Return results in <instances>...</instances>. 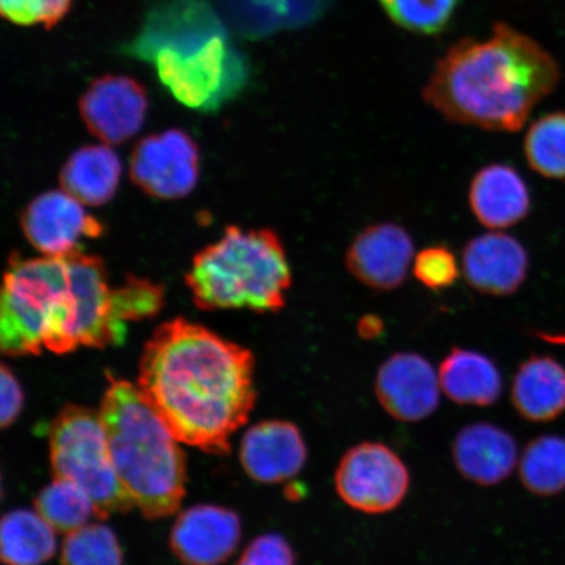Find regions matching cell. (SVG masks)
I'll return each instance as SVG.
<instances>
[{"mask_svg": "<svg viewBox=\"0 0 565 565\" xmlns=\"http://www.w3.org/2000/svg\"><path fill=\"white\" fill-rule=\"evenodd\" d=\"M138 388L175 439L227 455L256 404L254 358L202 324L162 323L147 342Z\"/></svg>", "mask_w": 565, "mask_h": 565, "instance_id": "6da1fadb", "label": "cell"}, {"mask_svg": "<svg viewBox=\"0 0 565 565\" xmlns=\"http://www.w3.org/2000/svg\"><path fill=\"white\" fill-rule=\"evenodd\" d=\"M559 79V63L540 42L498 23L486 40L456 42L437 61L423 97L450 122L515 132Z\"/></svg>", "mask_w": 565, "mask_h": 565, "instance_id": "7a4b0ae2", "label": "cell"}, {"mask_svg": "<svg viewBox=\"0 0 565 565\" xmlns=\"http://www.w3.org/2000/svg\"><path fill=\"white\" fill-rule=\"evenodd\" d=\"M121 53L150 63L175 100L196 110L221 108L250 74L227 23L207 0H154Z\"/></svg>", "mask_w": 565, "mask_h": 565, "instance_id": "3957f363", "label": "cell"}, {"mask_svg": "<svg viewBox=\"0 0 565 565\" xmlns=\"http://www.w3.org/2000/svg\"><path fill=\"white\" fill-rule=\"evenodd\" d=\"M109 381L100 415L117 476L147 519L167 518L185 497V456L138 386Z\"/></svg>", "mask_w": 565, "mask_h": 565, "instance_id": "277c9868", "label": "cell"}, {"mask_svg": "<svg viewBox=\"0 0 565 565\" xmlns=\"http://www.w3.org/2000/svg\"><path fill=\"white\" fill-rule=\"evenodd\" d=\"M186 282L200 309L275 313L286 306L292 277L277 233L230 227L196 254Z\"/></svg>", "mask_w": 565, "mask_h": 565, "instance_id": "5b68a950", "label": "cell"}, {"mask_svg": "<svg viewBox=\"0 0 565 565\" xmlns=\"http://www.w3.org/2000/svg\"><path fill=\"white\" fill-rule=\"evenodd\" d=\"M73 303L66 257L13 256L4 274L0 345L6 355L60 353Z\"/></svg>", "mask_w": 565, "mask_h": 565, "instance_id": "8992f818", "label": "cell"}, {"mask_svg": "<svg viewBox=\"0 0 565 565\" xmlns=\"http://www.w3.org/2000/svg\"><path fill=\"white\" fill-rule=\"evenodd\" d=\"M49 440L54 478L86 491L96 518L108 519L136 505L117 476L100 412L81 406L63 408L52 423Z\"/></svg>", "mask_w": 565, "mask_h": 565, "instance_id": "52a82bcc", "label": "cell"}, {"mask_svg": "<svg viewBox=\"0 0 565 565\" xmlns=\"http://www.w3.org/2000/svg\"><path fill=\"white\" fill-rule=\"evenodd\" d=\"M408 487L406 465L384 444L356 445L343 456L335 471L339 498L363 513L395 510L405 500Z\"/></svg>", "mask_w": 565, "mask_h": 565, "instance_id": "ba28073f", "label": "cell"}, {"mask_svg": "<svg viewBox=\"0 0 565 565\" xmlns=\"http://www.w3.org/2000/svg\"><path fill=\"white\" fill-rule=\"evenodd\" d=\"M131 180L159 200H179L192 193L200 177V151L180 130H168L139 141L130 161Z\"/></svg>", "mask_w": 565, "mask_h": 565, "instance_id": "9c48e42d", "label": "cell"}, {"mask_svg": "<svg viewBox=\"0 0 565 565\" xmlns=\"http://www.w3.org/2000/svg\"><path fill=\"white\" fill-rule=\"evenodd\" d=\"M84 206L63 189L35 198L21 216L28 242L45 257H66L81 250L83 238L103 233V225Z\"/></svg>", "mask_w": 565, "mask_h": 565, "instance_id": "30bf717a", "label": "cell"}, {"mask_svg": "<svg viewBox=\"0 0 565 565\" xmlns=\"http://www.w3.org/2000/svg\"><path fill=\"white\" fill-rule=\"evenodd\" d=\"M79 109L84 124L97 139L109 146L121 145L136 137L145 124L147 92L132 77L104 75L92 82Z\"/></svg>", "mask_w": 565, "mask_h": 565, "instance_id": "8fae6325", "label": "cell"}, {"mask_svg": "<svg viewBox=\"0 0 565 565\" xmlns=\"http://www.w3.org/2000/svg\"><path fill=\"white\" fill-rule=\"evenodd\" d=\"M414 250L412 236L401 225L372 224L353 238L345 253V267L373 291H394L407 278Z\"/></svg>", "mask_w": 565, "mask_h": 565, "instance_id": "7c38bea8", "label": "cell"}, {"mask_svg": "<svg viewBox=\"0 0 565 565\" xmlns=\"http://www.w3.org/2000/svg\"><path fill=\"white\" fill-rule=\"evenodd\" d=\"M440 380L433 364L414 352L394 353L380 366L377 399L394 419L419 422L439 406Z\"/></svg>", "mask_w": 565, "mask_h": 565, "instance_id": "4fadbf2b", "label": "cell"}, {"mask_svg": "<svg viewBox=\"0 0 565 565\" xmlns=\"http://www.w3.org/2000/svg\"><path fill=\"white\" fill-rule=\"evenodd\" d=\"M462 271L475 291L503 298L524 285L529 256L519 239L505 233H484L465 246Z\"/></svg>", "mask_w": 565, "mask_h": 565, "instance_id": "5bb4252c", "label": "cell"}, {"mask_svg": "<svg viewBox=\"0 0 565 565\" xmlns=\"http://www.w3.org/2000/svg\"><path fill=\"white\" fill-rule=\"evenodd\" d=\"M242 540L236 513L215 505H196L180 514L171 546L186 565H218L235 553Z\"/></svg>", "mask_w": 565, "mask_h": 565, "instance_id": "9a60e30c", "label": "cell"}, {"mask_svg": "<svg viewBox=\"0 0 565 565\" xmlns=\"http://www.w3.org/2000/svg\"><path fill=\"white\" fill-rule=\"evenodd\" d=\"M307 456L299 428L282 420L256 424L245 434L239 449L247 476L259 483H280L298 476Z\"/></svg>", "mask_w": 565, "mask_h": 565, "instance_id": "2e32d148", "label": "cell"}, {"mask_svg": "<svg viewBox=\"0 0 565 565\" xmlns=\"http://www.w3.org/2000/svg\"><path fill=\"white\" fill-rule=\"evenodd\" d=\"M334 0H212L227 24L245 39L258 40L298 30L320 19Z\"/></svg>", "mask_w": 565, "mask_h": 565, "instance_id": "e0dca14e", "label": "cell"}, {"mask_svg": "<svg viewBox=\"0 0 565 565\" xmlns=\"http://www.w3.org/2000/svg\"><path fill=\"white\" fill-rule=\"evenodd\" d=\"M469 203L477 221L489 230H505L524 221L530 212L526 182L514 168L491 164L470 183Z\"/></svg>", "mask_w": 565, "mask_h": 565, "instance_id": "ac0fdd59", "label": "cell"}, {"mask_svg": "<svg viewBox=\"0 0 565 565\" xmlns=\"http://www.w3.org/2000/svg\"><path fill=\"white\" fill-rule=\"evenodd\" d=\"M454 459L466 479L493 486L511 476L518 463V444L507 430L493 424H471L457 435Z\"/></svg>", "mask_w": 565, "mask_h": 565, "instance_id": "d6986e66", "label": "cell"}, {"mask_svg": "<svg viewBox=\"0 0 565 565\" xmlns=\"http://www.w3.org/2000/svg\"><path fill=\"white\" fill-rule=\"evenodd\" d=\"M512 402L522 418L550 422L565 413V370L550 356H532L520 365Z\"/></svg>", "mask_w": 565, "mask_h": 565, "instance_id": "ffe728a7", "label": "cell"}, {"mask_svg": "<svg viewBox=\"0 0 565 565\" xmlns=\"http://www.w3.org/2000/svg\"><path fill=\"white\" fill-rule=\"evenodd\" d=\"M122 166L109 145H95L74 152L61 173V185L86 206H103L116 195Z\"/></svg>", "mask_w": 565, "mask_h": 565, "instance_id": "44dd1931", "label": "cell"}, {"mask_svg": "<svg viewBox=\"0 0 565 565\" xmlns=\"http://www.w3.org/2000/svg\"><path fill=\"white\" fill-rule=\"evenodd\" d=\"M443 392L459 405L490 406L500 398L501 374L490 358L477 351L454 349L443 360Z\"/></svg>", "mask_w": 565, "mask_h": 565, "instance_id": "7402d4cb", "label": "cell"}, {"mask_svg": "<svg viewBox=\"0 0 565 565\" xmlns=\"http://www.w3.org/2000/svg\"><path fill=\"white\" fill-rule=\"evenodd\" d=\"M55 530L35 511L7 513L0 550L7 565H42L55 554Z\"/></svg>", "mask_w": 565, "mask_h": 565, "instance_id": "603a6c76", "label": "cell"}, {"mask_svg": "<svg viewBox=\"0 0 565 565\" xmlns=\"http://www.w3.org/2000/svg\"><path fill=\"white\" fill-rule=\"evenodd\" d=\"M520 478L526 490L554 497L565 490V439L546 435L530 443L521 457Z\"/></svg>", "mask_w": 565, "mask_h": 565, "instance_id": "cb8c5ba5", "label": "cell"}, {"mask_svg": "<svg viewBox=\"0 0 565 565\" xmlns=\"http://www.w3.org/2000/svg\"><path fill=\"white\" fill-rule=\"evenodd\" d=\"M34 505L35 511L55 532L63 534L89 524L92 515H96L95 505L87 492L58 478H54V482L40 492Z\"/></svg>", "mask_w": 565, "mask_h": 565, "instance_id": "d4e9b609", "label": "cell"}, {"mask_svg": "<svg viewBox=\"0 0 565 565\" xmlns=\"http://www.w3.org/2000/svg\"><path fill=\"white\" fill-rule=\"evenodd\" d=\"M525 157L536 173L546 179H565V113H550L530 126Z\"/></svg>", "mask_w": 565, "mask_h": 565, "instance_id": "484cf974", "label": "cell"}, {"mask_svg": "<svg viewBox=\"0 0 565 565\" xmlns=\"http://www.w3.org/2000/svg\"><path fill=\"white\" fill-rule=\"evenodd\" d=\"M122 550L115 533L102 524H87L66 534L62 565H122Z\"/></svg>", "mask_w": 565, "mask_h": 565, "instance_id": "4316f807", "label": "cell"}, {"mask_svg": "<svg viewBox=\"0 0 565 565\" xmlns=\"http://www.w3.org/2000/svg\"><path fill=\"white\" fill-rule=\"evenodd\" d=\"M388 19L404 30L436 34L454 18L459 0H379Z\"/></svg>", "mask_w": 565, "mask_h": 565, "instance_id": "83f0119b", "label": "cell"}, {"mask_svg": "<svg viewBox=\"0 0 565 565\" xmlns=\"http://www.w3.org/2000/svg\"><path fill=\"white\" fill-rule=\"evenodd\" d=\"M413 273L420 285L440 292L455 286L459 278V265L449 247L433 245L424 247L415 257Z\"/></svg>", "mask_w": 565, "mask_h": 565, "instance_id": "f1b7e54d", "label": "cell"}, {"mask_svg": "<svg viewBox=\"0 0 565 565\" xmlns=\"http://www.w3.org/2000/svg\"><path fill=\"white\" fill-rule=\"evenodd\" d=\"M71 4L73 0H0V12L13 24L52 30L67 15Z\"/></svg>", "mask_w": 565, "mask_h": 565, "instance_id": "f546056e", "label": "cell"}, {"mask_svg": "<svg viewBox=\"0 0 565 565\" xmlns=\"http://www.w3.org/2000/svg\"><path fill=\"white\" fill-rule=\"evenodd\" d=\"M236 565H296L288 542L278 534L258 536L244 551Z\"/></svg>", "mask_w": 565, "mask_h": 565, "instance_id": "4dcf8cb0", "label": "cell"}, {"mask_svg": "<svg viewBox=\"0 0 565 565\" xmlns=\"http://www.w3.org/2000/svg\"><path fill=\"white\" fill-rule=\"evenodd\" d=\"M0 394H2L0 423L6 428L18 419L24 404L23 388H21L13 373L7 369V365L2 366V373H0Z\"/></svg>", "mask_w": 565, "mask_h": 565, "instance_id": "1f68e13d", "label": "cell"}, {"mask_svg": "<svg viewBox=\"0 0 565 565\" xmlns=\"http://www.w3.org/2000/svg\"><path fill=\"white\" fill-rule=\"evenodd\" d=\"M384 331V322L377 316L369 315L364 316L358 324V333L360 337L370 341V339H376Z\"/></svg>", "mask_w": 565, "mask_h": 565, "instance_id": "d6a6232c", "label": "cell"}, {"mask_svg": "<svg viewBox=\"0 0 565 565\" xmlns=\"http://www.w3.org/2000/svg\"><path fill=\"white\" fill-rule=\"evenodd\" d=\"M540 337L543 339V341L557 344H565V335L540 334Z\"/></svg>", "mask_w": 565, "mask_h": 565, "instance_id": "836d02e7", "label": "cell"}]
</instances>
